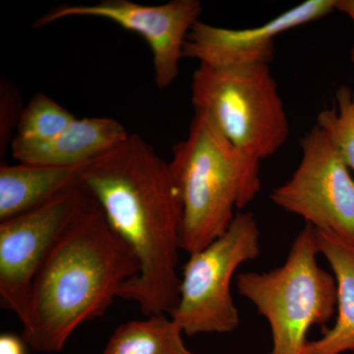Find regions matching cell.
Listing matches in <instances>:
<instances>
[{"instance_id": "6da1fadb", "label": "cell", "mask_w": 354, "mask_h": 354, "mask_svg": "<svg viewBox=\"0 0 354 354\" xmlns=\"http://www.w3.org/2000/svg\"><path fill=\"white\" fill-rule=\"evenodd\" d=\"M81 183L138 261L120 297L145 317L169 315L180 290L183 212L169 162L138 134L84 165Z\"/></svg>"}, {"instance_id": "7a4b0ae2", "label": "cell", "mask_w": 354, "mask_h": 354, "mask_svg": "<svg viewBox=\"0 0 354 354\" xmlns=\"http://www.w3.org/2000/svg\"><path fill=\"white\" fill-rule=\"evenodd\" d=\"M139 272L138 261L97 203L62 235L32 281L22 337L39 353H59L70 335L100 318Z\"/></svg>"}, {"instance_id": "3957f363", "label": "cell", "mask_w": 354, "mask_h": 354, "mask_svg": "<svg viewBox=\"0 0 354 354\" xmlns=\"http://www.w3.org/2000/svg\"><path fill=\"white\" fill-rule=\"evenodd\" d=\"M183 212V250H202L259 195L261 160L242 152L201 113L169 162Z\"/></svg>"}, {"instance_id": "277c9868", "label": "cell", "mask_w": 354, "mask_h": 354, "mask_svg": "<svg viewBox=\"0 0 354 354\" xmlns=\"http://www.w3.org/2000/svg\"><path fill=\"white\" fill-rule=\"evenodd\" d=\"M319 255L316 230L306 225L283 265L269 272L237 276L239 295L269 323L272 342L269 354H304L308 330L325 325L334 316L337 281L319 265Z\"/></svg>"}, {"instance_id": "5b68a950", "label": "cell", "mask_w": 354, "mask_h": 354, "mask_svg": "<svg viewBox=\"0 0 354 354\" xmlns=\"http://www.w3.org/2000/svg\"><path fill=\"white\" fill-rule=\"evenodd\" d=\"M191 102L195 113L206 116L232 145L261 162L290 137V121L269 65L199 64Z\"/></svg>"}, {"instance_id": "8992f818", "label": "cell", "mask_w": 354, "mask_h": 354, "mask_svg": "<svg viewBox=\"0 0 354 354\" xmlns=\"http://www.w3.org/2000/svg\"><path fill=\"white\" fill-rule=\"evenodd\" d=\"M261 253V234L252 213L239 212L216 241L189 254L184 265L179 299L171 318L184 335L228 334L241 324L232 297L235 272Z\"/></svg>"}, {"instance_id": "52a82bcc", "label": "cell", "mask_w": 354, "mask_h": 354, "mask_svg": "<svg viewBox=\"0 0 354 354\" xmlns=\"http://www.w3.org/2000/svg\"><path fill=\"white\" fill-rule=\"evenodd\" d=\"M297 171L271 193L272 202L306 225L354 243V178L342 153L315 125L300 140Z\"/></svg>"}, {"instance_id": "ba28073f", "label": "cell", "mask_w": 354, "mask_h": 354, "mask_svg": "<svg viewBox=\"0 0 354 354\" xmlns=\"http://www.w3.org/2000/svg\"><path fill=\"white\" fill-rule=\"evenodd\" d=\"M94 203L80 183L38 208L0 221V298L21 322L41 265L72 223Z\"/></svg>"}, {"instance_id": "9c48e42d", "label": "cell", "mask_w": 354, "mask_h": 354, "mask_svg": "<svg viewBox=\"0 0 354 354\" xmlns=\"http://www.w3.org/2000/svg\"><path fill=\"white\" fill-rule=\"evenodd\" d=\"M202 11L198 0H171L158 6L131 0H100L91 4H59L35 21L32 28L39 29L71 17L102 18L116 23L148 43L156 85L165 88L179 75L184 44Z\"/></svg>"}, {"instance_id": "30bf717a", "label": "cell", "mask_w": 354, "mask_h": 354, "mask_svg": "<svg viewBox=\"0 0 354 354\" xmlns=\"http://www.w3.org/2000/svg\"><path fill=\"white\" fill-rule=\"evenodd\" d=\"M335 0H307L258 27L228 29L199 20L183 48V58L212 67L269 65L276 39L302 25L322 19L335 11Z\"/></svg>"}, {"instance_id": "8fae6325", "label": "cell", "mask_w": 354, "mask_h": 354, "mask_svg": "<svg viewBox=\"0 0 354 354\" xmlns=\"http://www.w3.org/2000/svg\"><path fill=\"white\" fill-rule=\"evenodd\" d=\"M122 123L111 118H76L64 131L48 140L14 137V158L25 164L78 167L88 164L127 138Z\"/></svg>"}, {"instance_id": "7c38bea8", "label": "cell", "mask_w": 354, "mask_h": 354, "mask_svg": "<svg viewBox=\"0 0 354 354\" xmlns=\"http://www.w3.org/2000/svg\"><path fill=\"white\" fill-rule=\"evenodd\" d=\"M78 167L0 165V221L46 204L81 183Z\"/></svg>"}, {"instance_id": "4fadbf2b", "label": "cell", "mask_w": 354, "mask_h": 354, "mask_svg": "<svg viewBox=\"0 0 354 354\" xmlns=\"http://www.w3.org/2000/svg\"><path fill=\"white\" fill-rule=\"evenodd\" d=\"M317 232L319 252L329 263L337 288V317L334 327L307 342L304 354L354 353V243L330 232Z\"/></svg>"}, {"instance_id": "5bb4252c", "label": "cell", "mask_w": 354, "mask_h": 354, "mask_svg": "<svg viewBox=\"0 0 354 354\" xmlns=\"http://www.w3.org/2000/svg\"><path fill=\"white\" fill-rule=\"evenodd\" d=\"M184 333L169 315L146 317L122 324L109 337L104 354H193Z\"/></svg>"}, {"instance_id": "9a60e30c", "label": "cell", "mask_w": 354, "mask_h": 354, "mask_svg": "<svg viewBox=\"0 0 354 354\" xmlns=\"http://www.w3.org/2000/svg\"><path fill=\"white\" fill-rule=\"evenodd\" d=\"M76 120L73 113L48 95L39 93L23 109L16 137L26 140H48L57 136Z\"/></svg>"}, {"instance_id": "2e32d148", "label": "cell", "mask_w": 354, "mask_h": 354, "mask_svg": "<svg viewBox=\"0 0 354 354\" xmlns=\"http://www.w3.org/2000/svg\"><path fill=\"white\" fill-rule=\"evenodd\" d=\"M335 108L318 113L316 125L329 136L354 172V91L342 86L335 92Z\"/></svg>"}, {"instance_id": "e0dca14e", "label": "cell", "mask_w": 354, "mask_h": 354, "mask_svg": "<svg viewBox=\"0 0 354 354\" xmlns=\"http://www.w3.org/2000/svg\"><path fill=\"white\" fill-rule=\"evenodd\" d=\"M21 97L12 83L2 77L0 81V155L6 153L7 147L11 145V135L17 129L23 111Z\"/></svg>"}, {"instance_id": "ac0fdd59", "label": "cell", "mask_w": 354, "mask_h": 354, "mask_svg": "<svg viewBox=\"0 0 354 354\" xmlns=\"http://www.w3.org/2000/svg\"><path fill=\"white\" fill-rule=\"evenodd\" d=\"M27 344L22 335L2 334L0 335V354H27Z\"/></svg>"}, {"instance_id": "d6986e66", "label": "cell", "mask_w": 354, "mask_h": 354, "mask_svg": "<svg viewBox=\"0 0 354 354\" xmlns=\"http://www.w3.org/2000/svg\"><path fill=\"white\" fill-rule=\"evenodd\" d=\"M335 10L348 15L354 25V0H335ZM351 60L354 64V41L351 50Z\"/></svg>"}]
</instances>
